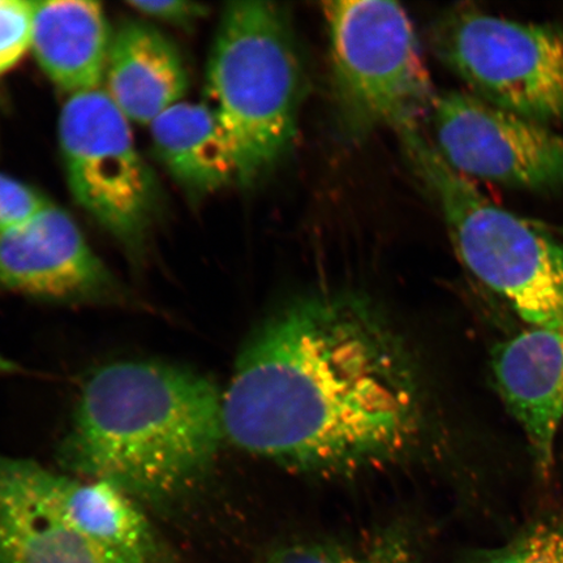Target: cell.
I'll list each match as a JSON object with an SVG mask.
<instances>
[{
    "instance_id": "22",
    "label": "cell",
    "mask_w": 563,
    "mask_h": 563,
    "mask_svg": "<svg viewBox=\"0 0 563 563\" xmlns=\"http://www.w3.org/2000/svg\"><path fill=\"white\" fill-rule=\"evenodd\" d=\"M549 230H553L551 228H548ZM553 232H555V234L560 235L561 238H563V227H560V228H554Z\"/></svg>"
},
{
    "instance_id": "1",
    "label": "cell",
    "mask_w": 563,
    "mask_h": 563,
    "mask_svg": "<svg viewBox=\"0 0 563 563\" xmlns=\"http://www.w3.org/2000/svg\"><path fill=\"white\" fill-rule=\"evenodd\" d=\"M224 435L287 468L349 475L396 462L424 429L417 364L363 295L321 291L258 327L222 394Z\"/></svg>"
},
{
    "instance_id": "2",
    "label": "cell",
    "mask_w": 563,
    "mask_h": 563,
    "mask_svg": "<svg viewBox=\"0 0 563 563\" xmlns=\"http://www.w3.org/2000/svg\"><path fill=\"white\" fill-rule=\"evenodd\" d=\"M224 435L222 394L176 365H104L84 385L59 449L62 467L136 503L166 508L207 475Z\"/></svg>"
},
{
    "instance_id": "17",
    "label": "cell",
    "mask_w": 563,
    "mask_h": 563,
    "mask_svg": "<svg viewBox=\"0 0 563 563\" xmlns=\"http://www.w3.org/2000/svg\"><path fill=\"white\" fill-rule=\"evenodd\" d=\"M462 563H563V511L540 514L505 543L471 553Z\"/></svg>"
},
{
    "instance_id": "16",
    "label": "cell",
    "mask_w": 563,
    "mask_h": 563,
    "mask_svg": "<svg viewBox=\"0 0 563 563\" xmlns=\"http://www.w3.org/2000/svg\"><path fill=\"white\" fill-rule=\"evenodd\" d=\"M263 563H421V552L407 527L393 525L351 543L284 544L272 549Z\"/></svg>"
},
{
    "instance_id": "15",
    "label": "cell",
    "mask_w": 563,
    "mask_h": 563,
    "mask_svg": "<svg viewBox=\"0 0 563 563\" xmlns=\"http://www.w3.org/2000/svg\"><path fill=\"white\" fill-rule=\"evenodd\" d=\"M150 126L154 151L181 186L208 194L238 183L234 151L210 106L176 103Z\"/></svg>"
},
{
    "instance_id": "10",
    "label": "cell",
    "mask_w": 563,
    "mask_h": 563,
    "mask_svg": "<svg viewBox=\"0 0 563 563\" xmlns=\"http://www.w3.org/2000/svg\"><path fill=\"white\" fill-rule=\"evenodd\" d=\"M492 372L499 396L523 429L534 471L548 478L563 418V330L532 328L499 343Z\"/></svg>"
},
{
    "instance_id": "11",
    "label": "cell",
    "mask_w": 563,
    "mask_h": 563,
    "mask_svg": "<svg viewBox=\"0 0 563 563\" xmlns=\"http://www.w3.org/2000/svg\"><path fill=\"white\" fill-rule=\"evenodd\" d=\"M45 471L0 454V563H124L63 516L46 488Z\"/></svg>"
},
{
    "instance_id": "5",
    "label": "cell",
    "mask_w": 563,
    "mask_h": 563,
    "mask_svg": "<svg viewBox=\"0 0 563 563\" xmlns=\"http://www.w3.org/2000/svg\"><path fill=\"white\" fill-rule=\"evenodd\" d=\"M334 100L351 135L390 129L421 131L435 93L417 33L398 3L342 0L322 3Z\"/></svg>"
},
{
    "instance_id": "3",
    "label": "cell",
    "mask_w": 563,
    "mask_h": 563,
    "mask_svg": "<svg viewBox=\"0 0 563 563\" xmlns=\"http://www.w3.org/2000/svg\"><path fill=\"white\" fill-rule=\"evenodd\" d=\"M210 108L234 151L239 185H252L291 150L305 74L290 18L269 2L223 11L208 66Z\"/></svg>"
},
{
    "instance_id": "7",
    "label": "cell",
    "mask_w": 563,
    "mask_h": 563,
    "mask_svg": "<svg viewBox=\"0 0 563 563\" xmlns=\"http://www.w3.org/2000/svg\"><path fill=\"white\" fill-rule=\"evenodd\" d=\"M59 141L76 202L119 241L137 246L156 213L157 185L129 119L102 89L73 96L60 112Z\"/></svg>"
},
{
    "instance_id": "18",
    "label": "cell",
    "mask_w": 563,
    "mask_h": 563,
    "mask_svg": "<svg viewBox=\"0 0 563 563\" xmlns=\"http://www.w3.org/2000/svg\"><path fill=\"white\" fill-rule=\"evenodd\" d=\"M34 2L0 0V75L31 48Z\"/></svg>"
},
{
    "instance_id": "13",
    "label": "cell",
    "mask_w": 563,
    "mask_h": 563,
    "mask_svg": "<svg viewBox=\"0 0 563 563\" xmlns=\"http://www.w3.org/2000/svg\"><path fill=\"white\" fill-rule=\"evenodd\" d=\"M111 37L101 3L34 2L32 52L48 79L69 97L100 89Z\"/></svg>"
},
{
    "instance_id": "9",
    "label": "cell",
    "mask_w": 563,
    "mask_h": 563,
    "mask_svg": "<svg viewBox=\"0 0 563 563\" xmlns=\"http://www.w3.org/2000/svg\"><path fill=\"white\" fill-rule=\"evenodd\" d=\"M0 285L31 297H102L114 279L67 211L48 206L16 229L0 231Z\"/></svg>"
},
{
    "instance_id": "12",
    "label": "cell",
    "mask_w": 563,
    "mask_h": 563,
    "mask_svg": "<svg viewBox=\"0 0 563 563\" xmlns=\"http://www.w3.org/2000/svg\"><path fill=\"white\" fill-rule=\"evenodd\" d=\"M103 82L130 122L151 125L180 102L188 75L178 48L164 33L141 21H125L112 34Z\"/></svg>"
},
{
    "instance_id": "20",
    "label": "cell",
    "mask_w": 563,
    "mask_h": 563,
    "mask_svg": "<svg viewBox=\"0 0 563 563\" xmlns=\"http://www.w3.org/2000/svg\"><path fill=\"white\" fill-rule=\"evenodd\" d=\"M126 4L147 18L162 20L176 26H189L206 16L209 11L207 5L181 2V0H154V2L133 0Z\"/></svg>"
},
{
    "instance_id": "19",
    "label": "cell",
    "mask_w": 563,
    "mask_h": 563,
    "mask_svg": "<svg viewBox=\"0 0 563 563\" xmlns=\"http://www.w3.org/2000/svg\"><path fill=\"white\" fill-rule=\"evenodd\" d=\"M52 202L30 186L0 174V231L21 227Z\"/></svg>"
},
{
    "instance_id": "6",
    "label": "cell",
    "mask_w": 563,
    "mask_h": 563,
    "mask_svg": "<svg viewBox=\"0 0 563 563\" xmlns=\"http://www.w3.org/2000/svg\"><path fill=\"white\" fill-rule=\"evenodd\" d=\"M431 40L438 58L466 84L468 93L533 122H563L559 26L456 5L434 21Z\"/></svg>"
},
{
    "instance_id": "4",
    "label": "cell",
    "mask_w": 563,
    "mask_h": 563,
    "mask_svg": "<svg viewBox=\"0 0 563 563\" xmlns=\"http://www.w3.org/2000/svg\"><path fill=\"white\" fill-rule=\"evenodd\" d=\"M400 140L471 276L532 328L563 330V245L551 231L496 206L450 168L421 131Z\"/></svg>"
},
{
    "instance_id": "8",
    "label": "cell",
    "mask_w": 563,
    "mask_h": 563,
    "mask_svg": "<svg viewBox=\"0 0 563 563\" xmlns=\"http://www.w3.org/2000/svg\"><path fill=\"white\" fill-rule=\"evenodd\" d=\"M431 141L464 178L530 191L563 188V136L464 91L435 98Z\"/></svg>"
},
{
    "instance_id": "21",
    "label": "cell",
    "mask_w": 563,
    "mask_h": 563,
    "mask_svg": "<svg viewBox=\"0 0 563 563\" xmlns=\"http://www.w3.org/2000/svg\"><path fill=\"white\" fill-rule=\"evenodd\" d=\"M19 371L20 367L16 363H13L10 358L0 355V375H11V373Z\"/></svg>"
},
{
    "instance_id": "14",
    "label": "cell",
    "mask_w": 563,
    "mask_h": 563,
    "mask_svg": "<svg viewBox=\"0 0 563 563\" xmlns=\"http://www.w3.org/2000/svg\"><path fill=\"white\" fill-rule=\"evenodd\" d=\"M48 493L77 531L124 563H159L162 553L141 505L102 482L45 471Z\"/></svg>"
}]
</instances>
